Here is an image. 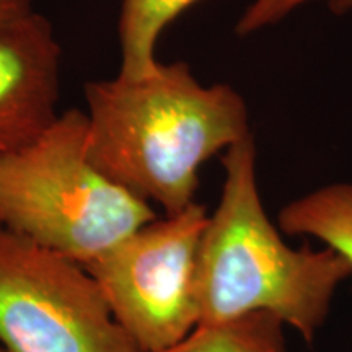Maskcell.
I'll use <instances>...</instances> for the list:
<instances>
[{
  "instance_id": "12",
  "label": "cell",
  "mask_w": 352,
  "mask_h": 352,
  "mask_svg": "<svg viewBox=\"0 0 352 352\" xmlns=\"http://www.w3.org/2000/svg\"><path fill=\"white\" fill-rule=\"evenodd\" d=\"M0 352H7V349L2 344H0Z\"/></svg>"
},
{
  "instance_id": "2",
  "label": "cell",
  "mask_w": 352,
  "mask_h": 352,
  "mask_svg": "<svg viewBox=\"0 0 352 352\" xmlns=\"http://www.w3.org/2000/svg\"><path fill=\"white\" fill-rule=\"evenodd\" d=\"M222 165V195L197 252L199 327L270 314L314 342L349 266L329 248L285 243L259 196L253 135L228 147Z\"/></svg>"
},
{
  "instance_id": "5",
  "label": "cell",
  "mask_w": 352,
  "mask_h": 352,
  "mask_svg": "<svg viewBox=\"0 0 352 352\" xmlns=\"http://www.w3.org/2000/svg\"><path fill=\"white\" fill-rule=\"evenodd\" d=\"M0 344L7 352H139L83 264L2 226Z\"/></svg>"
},
{
  "instance_id": "3",
  "label": "cell",
  "mask_w": 352,
  "mask_h": 352,
  "mask_svg": "<svg viewBox=\"0 0 352 352\" xmlns=\"http://www.w3.org/2000/svg\"><path fill=\"white\" fill-rule=\"evenodd\" d=\"M153 219L151 202L91 164L80 109L59 114L32 142L0 151V226L83 266Z\"/></svg>"
},
{
  "instance_id": "8",
  "label": "cell",
  "mask_w": 352,
  "mask_h": 352,
  "mask_svg": "<svg viewBox=\"0 0 352 352\" xmlns=\"http://www.w3.org/2000/svg\"><path fill=\"white\" fill-rule=\"evenodd\" d=\"M197 2L201 0H121L118 21L121 67L118 76L139 80L155 72L160 65L155 50L162 33Z\"/></svg>"
},
{
  "instance_id": "7",
  "label": "cell",
  "mask_w": 352,
  "mask_h": 352,
  "mask_svg": "<svg viewBox=\"0 0 352 352\" xmlns=\"http://www.w3.org/2000/svg\"><path fill=\"white\" fill-rule=\"evenodd\" d=\"M285 235L314 236L344 259L352 276V182L334 183L289 202L279 212Z\"/></svg>"
},
{
  "instance_id": "10",
  "label": "cell",
  "mask_w": 352,
  "mask_h": 352,
  "mask_svg": "<svg viewBox=\"0 0 352 352\" xmlns=\"http://www.w3.org/2000/svg\"><path fill=\"white\" fill-rule=\"evenodd\" d=\"M311 0H253L243 15L235 25V33L246 36L270 25H276L303 3ZM334 13H346L352 10V0H321Z\"/></svg>"
},
{
  "instance_id": "1",
  "label": "cell",
  "mask_w": 352,
  "mask_h": 352,
  "mask_svg": "<svg viewBox=\"0 0 352 352\" xmlns=\"http://www.w3.org/2000/svg\"><path fill=\"white\" fill-rule=\"evenodd\" d=\"M85 100L91 164L166 215L195 204L206 162L252 135L239 91L201 85L182 60L139 80L87 83Z\"/></svg>"
},
{
  "instance_id": "4",
  "label": "cell",
  "mask_w": 352,
  "mask_h": 352,
  "mask_svg": "<svg viewBox=\"0 0 352 352\" xmlns=\"http://www.w3.org/2000/svg\"><path fill=\"white\" fill-rule=\"evenodd\" d=\"M208 217L195 202L153 219L85 264L139 352L168 349L199 327L197 252Z\"/></svg>"
},
{
  "instance_id": "6",
  "label": "cell",
  "mask_w": 352,
  "mask_h": 352,
  "mask_svg": "<svg viewBox=\"0 0 352 352\" xmlns=\"http://www.w3.org/2000/svg\"><path fill=\"white\" fill-rule=\"evenodd\" d=\"M60 56L38 12L0 28V151L32 142L59 118Z\"/></svg>"
},
{
  "instance_id": "11",
  "label": "cell",
  "mask_w": 352,
  "mask_h": 352,
  "mask_svg": "<svg viewBox=\"0 0 352 352\" xmlns=\"http://www.w3.org/2000/svg\"><path fill=\"white\" fill-rule=\"evenodd\" d=\"M34 13L32 0H0V28Z\"/></svg>"
},
{
  "instance_id": "9",
  "label": "cell",
  "mask_w": 352,
  "mask_h": 352,
  "mask_svg": "<svg viewBox=\"0 0 352 352\" xmlns=\"http://www.w3.org/2000/svg\"><path fill=\"white\" fill-rule=\"evenodd\" d=\"M158 352H289L283 321L253 314L212 327H197L186 340Z\"/></svg>"
}]
</instances>
